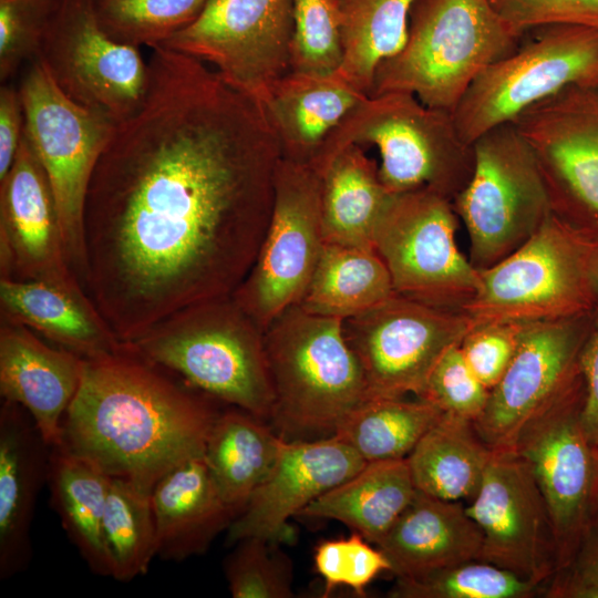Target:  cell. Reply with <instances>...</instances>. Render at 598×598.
Segmentation results:
<instances>
[{
	"mask_svg": "<svg viewBox=\"0 0 598 598\" xmlns=\"http://www.w3.org/2000/svg\"><path fill=\"white\" fill-rule=\"evenodd\" d=\"M488 396L489 390L471 370L458 343L442 354L417 398L435 404L446 414L474 422L483 413Z\"/></svg>",
	"mask_w": 598,
	"mask_h": 598,
	"instance_id": "cell-43",
	"label": "cell"
},
{
	"mask_svg": "<svg viewBox=\"0 0 598 598\" xmlns=\"http://www.w3.org/2000/svg\"><path fill=\"white\" fill-rule=\"evenodd\" d=\"M475 326L463 311L431 307L394 293L342 320L372 399L421 394L442 354Z\"/></svg>",
	"mask_w": 598,
	"mask_h": 598,
	"instance_id": "cell-16",
	"label": "cell"
},
{
	"mask_svg": "<svg viewBox=\"0 0 598 598\" xmlns=\"http://www.w3.org/2000/svg\"><path fill=\"white\" fill-rule=\"evenodd\" d=\"M274 404L268 423L287 441L333 436L372 399L342 320L289 307L265 330Z\"/></svg>",
	"mask_w": 598,
	"mask_h": 598,
	"instance_id": "cell-3",
	"label": "cell"
},
{
	"mask_svg": "<svg viewBox=\"0 0 598 598\" xmlns=\"http://www.w3.org/2000/svg\"><path fill=\"white\" fill-rule=\"evenodd\" d=\"M224 563L225 578L234 598H290L292 569L289 558L259 537L235 543Z\"/></svg>",
	"mask_w": 598,
	"mask_h": 598,
	"instance_id": "cell-40",
	"label": "cell"
},
{
	"mask_svg": "<svg viewBox=\"0 0 598 598\" xmlns=\"http://www.w3.org/2000/svg\"><path fill=\"white\" fill-rule=\"evenodd\" d=\"M209 0H95L102 28L136 48L162 45L192 24Z\"/></svg>",
	"mask_w": 598,
	"mask_h": 598,
	"instance_id": "cell-38",
	"label": "cell"
},
{
	"mask_svg": "<svg viewBox=\"0 0 598 598\" xmlns=\"http://www.w3.org/2000/svg\"><path fill=\"white\" fill-rule=\"evenodd\" d=\"M292 0H209L199 17L159 47L199 60L261 103L291 71Z\"/></svg>",
	"mask_w": 598,
	"mask_h": 598,
	"instance_id": "cell-15",
	"label": "cell"
},
{
	"mask_svg": "<svg viewBox=\"0 0 598 598\" xmlns=\"http://www.w3.org/2000/svg\"><path fill=\"white\" fill-rule=\"evenodd\" d=\"M545 591L551 598H598V529L582 542L574 560Z\"/></svg>",
	"mask_w": 598,
	"mask_h": 598,
	"instance_id": "cell-46",
	"label": "cell"
},
{
	"mask_svg": "<svg viewBox=\"0 0 598 598\" xmlns=\"http://www.w3.org/2000/svg\"><path fill=\"white\" fill-rule=\"evenodd\" d=\"M24 133V113L18 87H0V181L11 168Z\"/></svg>",
	"mask_w": 598,
	"mask_h": 598,
	"instance_id": "cell-48",
	"label": "cell"
},
{
	"mask_svg": "<svg viewBox=\"0 0 598 598\" xmlns=\"http://www.w3.org/2000/svg\"><path fill=\"white\" fill-rule=\"evenodd\" d=\"M103 534L111 560V578L127 582L145 575L157 557L152 491L131 481L112 477Z\"/></svg>",
	"mask_w": 598,
	"mask_h": 598,
	"instance_id": "cell-36",
	"label": "cell"
},
{
	"mask_svg": "<svg viewBox=\"0 0 598 598\" xmlns=\"http://www.w3.org/2000/svg\"><path fill=\"white\" fill-rule=\"evenodd\" d=\"M499 16L525 34L551 24L598 29V0H491Z\"/></svg>",
	"mask_w": 598,
	"mask_h": 598,
	"instance_id": "cell-45",
	"label": "cell"
},
{
	"mask_svg": "<svg viewBox=\"0 0 598 598\" xmlns=\"http://www.w3.org/2000/svg\"><path fill=\"white\" fill-rule=\"evenodd\" d=\"M56 0H0V80L39 58Z\"/></svg>",
	"mask_w": 598,
	"mask_h": 598,
	"instance_id": "cell-42",
	"label": "cell"
},
{
	"mask_svg": "<svg viewBox=\"0 0 598 598\" xmlns=\"http://www.w3.org/2000/svg\"><path fill=\"white\" fill-rule=\"evenodd\" d=\"M324 243L319 174L281 157L266 234L233 297L266 330L280 313L300 303Z\"/></svg>",
	"mask_w": 598,
	"mask_h": 598,
	"instance_id": "cell-12",
	"label": "cell"
},
{
	"mask_svg": "<svg viewBox=\"0 0 598 598\" xmlns=\"http://www.w3.org/2000/svg\"><path fill=\"white\" fill-rule=\"evenodd\" d=\"M0 311L1 319L23 324L84 359L123 347L83 287L1 278Z\"/></svg>",
	"mask_w": 598,
	"mask_h": 598,
	"instance_id": "cell-26",
	"label": "cell"
},
{
	"mask_svg": "<svg viewBox=\"0 0 598 598\" xmlns=\"http://www.w3.org/2000/svg\"><path fill=\"white\" fill-rule=\"evenodd\" d=\"M111 476L93 462L58 445L51 447L48 484L62 527L89 569L111 577L103 517Z\"/></svg>",
	"mask_w": 598,
	"mask_h": 598,
	"instance_id": "cell-30",
	"label": "cell"
},
{
	"mask_svg": "<svg viewBox=\"0 0 598 598\" xmlns=\"http://www.w3.org/2000/svg\"><path fill=\"white\" fill-rule=\"evenodd\" d=\"M142 106L116 124L83 213V287L122 341L233 295L255 262L281 151L261 106L156 47Z\"/></svg>",
	"mask_w": 598,
	"mask_h": 598,
	"instance_id": "cell-1",
	"label": "cell"
},
{
	"mask_svg": "<svg viewBox=\"0 0 598 598\" xmlns=\"http://www.w3.org/2000/svg\"><path fill=\"white\" fill-rule=\"evenodd\" d=\"M394 293L390 272L374 247L324 243L299 305L311 313L344 320Z\"/></svg>",
	"mask_w": 598,
	"mask_h": 598,
	"instance_id": "cell-33",
	"label": "cell"
},
{
	"mask_svg": "<svg viewBox=\"0 0 598 598\" xmlns=\"http://www.w3.org/2000/svg\"><path fill=\"white\" fill-rule=\"evenodd\" d=\"M472 421L444 413L406 461L417 491L446 499H472L493 455Z\"/></svg>",
	"mask_w": 598,
	"mask_h": 598,
	"instance_id": "cell-32",
	"label": "cell"
},
{
	"mask_svg": "<svg viewBox=\"0 0 598 598\" xmlns=\"http://www.w3.org/2000/svg\"><path fill=\"white\" fill-rule=\"evenodd\" d=\"M377 546L388 557L396 578H417L482 560L483 536L458 501L416 491Z\"/></svg>",
	"mask_w": 598,
	"mask_h": 598,
	"instance_id": "cell-25",
	"label": "cell"
},
{
	"mask_svg": "<svg viewBox=\"0 0 598 598\" xmlns=\"http://www.w3.org/2000/svg\"><path fill=\"white\" fill-rule=\"evenodd\" d=\"M598 237L555 212L524 244L481 269V286L464 306L475 324L535 322L598 308L592 279Z\"/></svg>",
	"mask_w": 598,
	"mask_h": 598,
	"instance_id": "cell-7",
	"label": "cell"
},
{
	"mask_svg": "<svg viewBox=\"0 0 598 598\" xmlns=\"http://www.w3.org/2000/svg\"><path fill=\"white\" fill-rule=\"evenodd\" d=\"M208 398L123 341L116 352L85 359L60 446L152 491L168 471L204 455L219 414Z\"/></svg>",
	"mask_w": 598,
	"mask_h": 598,
	"instance_id": "cell-2",
	"label": "cell"
},
{
	"mask_svg": "<svg viewBox=\"0 0 598 598\" xmlns=\"http://www.w3.org/2000/svg\"><path fill=\"white\" fill-rule=\"evenodd\" d=\"M543 585L484 560H472L417 578H396L392 598H529Z\"/></svg>",
	"mask_w": 598,
	"mask_h": 598,
	"instance_id": "cell-37",
	"label": "cell"
},
{
	"mask_svg": "<svg viewBox=\"0 0 598 598\" xmlns=\"http://www.w3.org/2000/svg\"><path fill=\"white\" fill-rule=\"evenodd\" d=\"M443 415L423 399L374 398L355 409L334 436L367 463L405 458Z\"/></svg>",
	"mask_w": 598,
	"mask_h": 598,
	"instance_id": "cell-35",
	"label": "cell"
},
{
	"mask_svg": "<svg viewBox=\"0 0 598 598\" xmlns=\"http://www.w3.org/2000/svg\"><path fill=\"white\" fill-rule=\"evenodd\" d=\"M28 64L18 87L24 113V135L49 179L68 260L83 285L86 194L95 166L117 123L65 95L40 59Z\"/></svg>",
	"mask_w": 598,
	"mask_h": 598,
	"instance_id": "cell-9",
	"label": "cell"
},
{
	"mask_svg": "<svg viewBox=\"0 0 598 598\" xmlns=\"http://www.w3.org/2000/svg\"><path fill=\"white\" fill-rule=\"evenodd\" d=\"M85 359L44 343L23 324L1 319L0 394L22 406L50 447L62 442L63 417L82 381Z\"/></svg>",
	"mask_w": 598,
	"mask_h": 598,
	"instance_id": "cell-22",
	"label": "cell"
},
{
	"mask_svg": "<svg viewBox=\"0 0 598 598\" xmlns=\"http://www.w3.org/2000/svg\"><path fill=\"white\" fill-rule=\"evenodd\" d=\"M592 279H594V286L598 298V243L594 256V264H592Z\"/></svg>",
	"mask_w": 598,
	"mask_h": 598,
	"instance_id": "cell-49",
	"label": "cell"
},
{
	"mask_svg": "<svg viewBox=\"0 0 598 598\" xmlns=\"http://www.w3.org/2000/svg\"><path fill=\"white\" fill-rule=\"evenodd\" d=\"M291 71L331 74L342 64L340 0H292Z\"/></svg>",
	"mask_w": 598,
	"mask_h": 598,
	"instance_id": "cell-39",
	"label": "cell"
},
{
	"mask_svg": "<svg viewBox=\"0 0 598 598\" xmlns=\"http://www.w3.org/2000/svg\"><path fill=\"white\" fill-rule=\"evenodd\" d=\"M267 421L241 409L219 412L204 458L225 503L239 515L271 470L282 437Z\"/></svg>",
	"mask_w": 598,
	"mask_h": 598,
	"instance_id": "cell-31",
	"label": "cell"
},
{
	"mask_svg": "<svg viewBox=\"0 0 598 598\" xmlns=\"http://www.w3.org/2000/svg\"><path fill=\"white\" fill-rule=\"evenodd\" d=\"M157 557L183 561L206 553L236 514L216 487L204 455L163 475L152 489Z\"/></svg>",
	"mask_w": 598,
	"mask_h": 598,
	"instance_id": "cell-27",
	"label": "cell"
},
{
	"mask_svg": "<svg viewBox=\"0 0 598 598\" xmlns=\"http://www.w3.org/2000/svg\"><path fill=\"white\" fill-rule=\"evenodd\" d=\"M51 447L30 414L2 400L0 408V579L24 571L32 559L31 527L48 483Z\"/></svg>",
	"mask_w": 598,
	"mask_h": 598,
	"instance_id": "cell-23",
	"label": "cell"
},
{
	"mask_svg": "<svg viewBox=\"0 0 598 598\" xmlns=\"http://www.w3.org/2000/svg\"><path fill=\"white\" fill-rule=\"evenodd\" d=\"M453 203L431 189L392 194L373 230L395 293L462 311L477 293L480 270L458 249Z\"/></svg>",
	"mask_w": 598,
	"mask_h": 598,
	"instance_id": "cell-11",
	"label": "cell"
},
{
	"mask_svg": "<svg viewBox=\"0 0 598 598\" xmlns=\"http://www.w3.org/2000/svg\"><path fill=\"white\" fill-rule=\"evenodd\" d=\"M416 487L405 458L368 462L299 515L338 520L378 545L413 499Z\"/></svg>",
	"mask_w": 598,
	"mask_h": 598,
	"instance_id": "cell-29",
	"label": "cell"
},
{
	"mask_svg": "<svg viewBox=\"0 0 598 598\" xmlns=\"http://www.w3.org/2000/svg\"><path fill=\"white\" fill-rule=\"evenodd\" d=\"M595 80L598 29L573 24L532 29L511 54L470 85L453 112L457 131L472 144L561 90Z\"/></svg>",
	"mask_w": 598,
	"mask_h": 598,
	"instance_id": "cell-10",
	"label": "cell"
},
{
	"mask_svg": "<svg viewBox=\"0 0 598 598\" xmlns=\"http://www.w3.org/2000/svg\"><path fill=\"white\" fill-rule=\"evenodd\" d=\"M595 311L524 324L506 371L473 422L492 450L514 448L524 427L581 380L578 358Z\"/></svg>",
	"mask_w": 598,
	"mask_h": 598,
	"instance_id": "cell-17",
	"label": "cell"
},
{
	"mask_svg": "<svg viewBox=\"0 0 598 598\" xmlns=\"http://www.w3.org/2000/svg\"><path fill=\"white\" fill-rule=\"evenodd\" d=\"M581 380L533 419L514 450L528 464L549 516L557 571L574 560L595 527L598 511V448L581 421Z\"/></svg>",
	"mask_w": 598,
	"mask_h": 598,
	"instance_id": "cell-13",
	"label": "cell"
},
{
	"mask_svg": "<svg viewBox=\"0 0 598 598\" xmlns=\"http://www.w3.org/2000/svg\"><path fill=\"white\" fill-rule=\"evenodd\" d=\"M472 145V175L452 203L468 234L470 260L481 270L524 244L554 207L535 152L513 122Z\"/></svg>",
	"mask_w": 598,
	"mask_h": 598,
	"instance_id": "cell-8",
	"label": "cell"
},
{
	"mask_svg": "<svg viewBox=\"0 0 598 598\" xmlns=\"http://www.w3.org/2000/svg\"><path fill=\"white\" fill-rule=\"evenodd\" d=\"M367 96L340 71H290L271 85L260 104L281 157L310 166L327 138Z\"/></svg>",
	"mask_w": 598,
	"mask_h": 598,
	"instance_id": "cell-24",
	"label": "cell"
},
{
	"mask_svg": "<svg viewBox=\"0 0 598 598\" xmlns=\"http://www.w3.org/2000/svg\"><path fill=\"white\" fill-rule=\"evenodd\" d=\"M365 464L334 435L311 441L282 439L271 470L227 529V543L259 537L276 545L290 539L288 520Z\"/></svg>",
	"mask_w": 598,
	"mask_h": 598,
	"instance_id": "cell-21",
	"label": "cell"
},
{
	"mask_svg": "<svg viewBox=\"0 0 598 598\" xmlns=\"http://www.w3.org/2000/svg\"><path fill=\"white\" fill-rule=\"evenodd\" d=\"M124 342L190 386L269 421L265 330L233 295L184 307Z\"/></svg>",
	"mask_w": 598,
	"mask_h": 598,
	"instance_id": "cell-4",
	"label": "cell"
},
{
	"mask_svg": "<svg viewBox=\"0 0 598 598\" xmlns=\"http://www.w3.org/2000/svg\"><path fill=\"white\" fill-rule=\"evenodd\" d=\"M526 322H486L475 324L460 343L462 354L491 391L506 371Z\"/></svg>",
	"mask_w": 598,
	"mask_h": 598,
	"instance_id": "cell-44",
	"label": "cell"
},
{
	"mask_svg": "<svg viewBox=\"0 0 598 598\" xmlns=\"http://www.w3.org/2000/svg\"><path fill=\"white\" fill-rule=\"evenodd\" d=\"M1 278L83 287L68 260L49 179L24 133L0 181Z\"/></svg>",
	"mask_w": 598,
	"mask_h": 598,
	"instance_id": "cell-20",
	"label": "cell"
},
{
	"mask_svg": "<svg viewBox=\"0 0 598 598\" xmlns=\"http://www.w3.org/2000/svg\"><path fill=\"white\" fill-rule=\"evenodd\" d=\"M317 173L324 241L374 247L375 224L392 195L380 178L377 162L362 146L348 145Z\"/></svg>",
	"mask_w": 598,
	"mask_h": 598,
	"instance_id": "cell-28",
	"label": "cell"
},
{
	"mask_svg": "<svg viewBox=\"0 0 598 598\" xmlns=\"http://www.w3.org/2000/svg\"><path fill=\"white\" fill-rule=\"evenodd\" d=\"M513 123L535 152L554 212L598 236V80L561 90Z\"/></svg>",
	"mask_w": 598,
	"mask_h": 598,
	"instance_id": "cell-18",
	"label": "cell"
},
{
	"mask_svg": "<svg viewBox=\"0 0 598 598\" xmlns=\"http://www.w3.org/2000/svg\"><path fill=\"white\" fill-rule=\"evenodd\" d=\"M315 569L324 581L323 597L346 586L364 597L367 587L392 566L384 553L353 532L349 537L321 542L315 548Z\"/></svg>",
	"mask_w": 598,
	"mask_h": 598,
	"instance_id": "cell-41",
	"label": "cell"
},
{
	"mask_svg": "<svg viewBox=\"0 0 598 598\" xmlns=\"http://www.w3.org/2000/svg\"><path fill=\"white\" fill-rule=\"evenodd\" d=\"M578 368L582 382L580 421L587 437L598 448V309L580 349Z\"/></svg>",
	"mask_w": 598,
	"mask_h": 598,
	"instance_id": "cell-47",
	"label": "cell"
},
{
	"mask_svg": "<svg viewBox=\"0 0 598 598\" xmlns=\"http://www.w3.org/2000/svg\"><path fill=\"white\" fill-rule=\"evenodd\" d=\"M74 102L120 123L143 104L150 65L101 25L95 0H56L39 58Z\"/></svg>",
	"mask_w": 598,
	"mask_h": 598,
	"instance_id": "cell-14",
	"label": "cell"
},
{
	"mask_svg": "<svg viewBox=\"0 0 598 598\" xmlns=\"http://www.w3.org/2000/svg\"><path fill=\"white\" fill-rule=\"evenodd\" d=\"M415 0H340V72L369 95L378 66L404 47Z\"/></svg>",
	"mask_w": 598,
	"mask_h": 598,
	"instance_id": "cell-34",
	"label": "cell"
},
{
	"mask_svg": "<svg viewBox=\"0 0 598 598\" xmlns=\"http://www.w3.org/2000/svg\"><path fill=\"white\" fill-rule=\"evenodd\" d=\"M465 511L481 529L482 560L539 585L557 571L545 501L528 464L514 448L494 450Z\"/></svg>",
	"mask_w": 598,
	"mask_h": 598,
	"instance_id": "cell-19",
	"label": "cell"
},
{
	"mask_svg": "<svg viewBox=\"0 0 598 598\" xmlns=\"http://www.w3.org/2000/svg\"><path fill=\"white\" fill-rule=\"evenodd\" d=\"M348 145L378 148L380 178L392 194L426 187L453 202L473 172V145L461 137L453 113L430 107L411 93L368 95L327 138L310 166L318 172Z\"/></svg>",
	"mask_w": 598,
	"mask_h": 598,
	"instance_id": "cell-6",
	"label": "cell"
},
{
	"mask_svg": "<svg viewBox=\"0 0 598 598\" xmlns=\"http://www.w3.org/2000/svg\"><path fill=\"white\" fill-rule=\"evenodd\" d=\"M523 37L491 0H415L406 42L378 66L369 96L405 92L453 113L474 80Z\"/></svg>",
	"mask_w": 598,
	"mask_h": 598,
	"instance_id": "cell-5",
	"label": "cell"
}]
</instances>
